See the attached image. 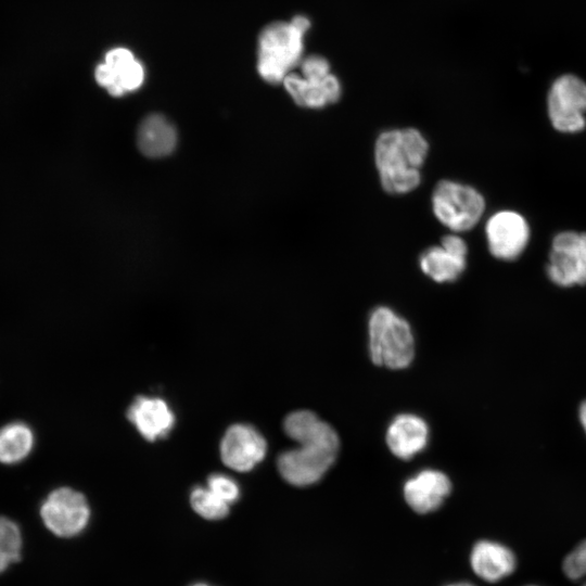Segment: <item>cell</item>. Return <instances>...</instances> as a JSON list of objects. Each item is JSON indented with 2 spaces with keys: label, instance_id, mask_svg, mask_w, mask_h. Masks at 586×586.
<instances>
[{
  "label": "cell",
  "instance_id": "obj_1",
  "mask_svg": "<svg viewBox=\"0 0 586 586\" xmlns=\"http://www.w3.org/2000/svg\"><path fill=\"white\" fill-rule=\"evenodd\" d=\"M285 434L298 447L278 457L281 476L294 486H308L318 482L335 461L340 441L331 425L309 410H297L283 422Z\"/></svg>",
  "mask_w": 586,
  "mask_h": 586
},
{
  "label": "cell",
  "instance_id": "obj_2",
  "mask_svg": "<svg viewBox=\"0 0 586 586\" xmlns=\"http://www.w3.org/2000/svg\"><path fill=\"white\" fill-rule=\"evenodd\" d=\"M428 152L429 143L418 129L381 132L374 144V163L384 191L405 194L418 188Z\"/></svg>",
  "mask_w": 586,
  "mask_h": 586
},
{
  "label": "cell",
  "instance_id": "obj_3",
  "mask_svg": "<svg viewBox=\"0 0 586 586\" xmlns=\"http://www.w3.org/2000/svg\"><path fill=\"white\" fill-rule=\"evenodd\" d=\"M309 28L310 21L304 15H296L290 22H272L263 28L257 43V71L265 81L282 84L300 65Z\"/></svg>",
  "mask_w": 586,
  "mask_h": 586
},
{
  "label": "cell",
  "instance_id": "obj_4",
  "mask_svg": "<svg viewBox=\"0 0 586 586\" xmlns=\"http://www.w3.org/2000/svg\"><path fill=\"white\" fill-rule=\"evenodd\" d=\"M371 360L390 369H404L413 358L415 342L409 323L386 306L372 310L369 322Z\"/></svg>",
  "mask_w": 586,
  "mask_h": 586
},
{
  "label": "cell",
  "instance_id": "obj_5",
  "mask_svg": "<svg viewBox=\"0 0 586 586\" xmlns=\"http://www.w3.org/2000/svg\"><path fill=\"white\" fill-rule=\"evenodd\" d=\"M436 219L454 232L472 229L485 209V200L474 188L453 180H441L432 193Z\"/></svg>",
  "mask_w": 586,
  "mask_h": 586
},
{
  "label": "cell",
  "instance_id": "obj_6",
  "mask_svg": "<svg viewBox=\"0 0 586 586\" xmlns=\"http://www.w3.org/2000/svg\"><path fill=\"white\" fill-rule=\"evenodd\" d=\"M548 115L552 126L561 132L574 133L586 126V82L565 74L551 85L547 98Z\"/></svg>",
  "mask_w": 586,
  "mask_h": 586
},
{
  "label": "cell",
  "instance_id": "obj_7",
  "mask_svg": "<svg viewBox=\"0 0 586 586\" xmlns=\"http://www.w3.org/2000/svg\"><path fill=\"white\" fill-rule=\"evenodd\" d=\"M40 514L53 534L73 537L87 526L90 508L82 494L68 487H61L47 497L40 508Z\"/></svg>",
  "mask_w": 586,
  "mask_h": 586
},
{
  "label": "cell",
  "instance_id": "obj_8",
  "mask_svg": "<svg viewBox=\"0 0 586 586\" xmlns=\"http://www.w3.org/2000/svg\"><path fill=\"white\" fill-rule=\"evenodd\" d=\"M546 272L548 278L560 286L585 284L586 233H558L552 240Z\"/></svg>",
  "mask_w": 586,
  "mask_h": 586
},
{
  "label": "cell",
  "instance_id": "obj_9",
  "mask_svg": "<svg viewBox=\"0 0 586 586\" xmlns=\"http://www.w3.org/2000/svg\"><path fill=\"white\" fill-rule=\"evenodd\" d=\"M491 254L502 260H513L525 250L530 228L522 215L513 211H500L492 215L485 225Z\"/></svg>",
  "mask_w": 586,
  "mask_h": 586
},
{
  "label": "cell",
  "instance_id": "obj_10",
  "mask_svg": "<svg viewBox=\"0 0 586 586\" xmlns=\"http://www.w3.org/2000/svg\"><path fill=\"white\" fill-rule=\"evenodd\" d=\"M97 82L113 97L139 89L144 81L143 65L126 48H114L106 52L103 63L94 71Z\"/></svg>",
  "mask_w": 586,
  "mask_h": 586
},
{
  "label": "cell",
  "instance_id": "obj_11",
  "mask_svg": "<svg viewBox=\"0 0 586 586\" xmlns=\"http://www.w3.org/2000/svg\"><path fill=\"white\" fill-rule=\"evenodd\" d=\"M468 246L456 233L446 234L440 245L426 249L419 258L422 272L437 283L454 282L467 266Z\"/></svg>",
  "mask_w": 586,
  "mask_h": 586
},
{
  "label": "cell",
  "instance_id": "obj_12",
  "mask_svg": "<svg viewBox=\"0 0 586 586\" xmlns=\"http://www.w3.org/2000/svg\"><path fill=\"white\" fill-rule=\"evenodd\" d=\"M267 451L264 436L252 425L233 424L225 433L220 443L222 462L240 472L252 470Z\"/></svg>",
  "mask_w": 586,
  "mask_h": 586
},
{
  "label": "cell",
  "instance_id": "obj_13",
  "mask_svg": "<svg viewBox=\"0 0 586 586\" xmlns=\"http://www.w3.org/2000/svg\"><path fill=\"white\" fill-rule=\"evenodd\" d=\"M282 84L292 100L306 109L317 110L334 104L342 94L341 82L332 73L324 77H304L290 73Z\"/></svg>",
  "mask_w": 586,
  "mask_h": 586
},
{
  "label": "cell",
  "instance_id": "obj_14",
  "mask_svg": "<svg viewBox=\"0 0 586 586\" xmlns=\"http://www.w3.org/2000/svg\"><path fill=\"white\" fill-rule=\"evenodd\" d=\"M451 483L441 471L426 469L410 477L404 485L409 507L418 513L436 510L449 495Z\"/></svg>",
  "mask_w": 586,
  "mask_h": 586
},
{
  "label": "cell",
  "instance_id": "obj_15",
  "mask_svg": "<svg viewBox=\"0 0 586 586\" xmlns=\"http://www.w3.org/2000/svg\"><path fill=\"white\" fill-rule=\"evenodd\" d=\"M128 419L148 441L166 436L175 423V416L165 400L139 396L129 406Z\"/></svg>",
  "mask_w": 586,
  "mask_h": 586
},
{
  "label": "cell",
  "instance_id": "obj_16",
  "mask_svg": "<svg viewBox=\"0 0 586 586\" xmlns=\"http://www.w3.org/2000/svg\"><path fill=\"white\" fill-rule=\"evenodd\" d=\"M428 440V424L422 418L410 413L395 417L386 432L388 448L400 459H410L423 450Z\"/></svg>",
  "mask_w": 586,
  "mask_h": 586
},
{
  "label": "cell",
  "instance_id": "obj_17",
  "mask_svg": "<svg viewBox=\"0 0 586 586\" xmlns=\"http://www.w3.org/2000/svg\"><path fill=\"white\" fill-rule=\"evenodd\" d=\"M470 564L480 578L494 583L510 575L517 561L508 547L492 540H480L472 548Z\"/></svg>",
  "mask_w": 586,
  "mask_h": 586
},
{
  "label": "cell",
  "instance_id": "obj_18",
  "mask_svg": "<svg viewBox=\"0 0 586 586\" xmlns=\"http://www.w3.org/2000/svg\"><path fill=\"white\" fill-rule=\"evenodd\" d=\"M137 143L145 156L163 157L174 151L177 132L173 124L163 115L151 114L138 128Z\"/></svg>",
  "mask_w": 586,
  "mask_h": 586
},
{
  "label": "cell",
  "instance_id": "obj_19",
  "mask_svg": "<svg viewBox=\"0 0 586 586\" xmlns=\"http://www.w3.org/2000/svg\"><path fill=\"white\" fill-rule=\"evenodd\" d=\"M34 435L22 422H13L0 429V462L15 463L23 460L31 450Z\"/></svg>",
  "mask_w": 586,
  "mask_h": 586
},
{
  "label": "cell",
  "instance_id": "obj_20",
  "mask_svg": "<svg viewBox=\"0 0 586 586\" xmlns=\"http://www.w3.org/2000/svg\"><path fill=\"white\" fill-rule=\"evenodd\" d=\"M22 535L12 520L0 517V573L21 558Z\"/></svg>",
  "mask_w": 586,
  "mask_h": 586
},
{
  "label": "cell",
  "instance_id": "obj_21",
  "mask_svg": "<svg viewBox=\"0 0 586 586\" xmlns=\"http://www.w3.org/2000/svg\"><path fill=\"white\" fill-rule=\"evenodd\" d=\"M190 502L193 510L206 520H220L229 513V505L208 487H194L191 492Z\"/></svg>",
  "mask_w": 586,
  "mask_h": 586
},
{
  "label": "cell",
  "instance_id": "obj_22",
  "mask_svg": "<svg viewBox=\"0 0 586 586\" xmlns=\"http://www.w3.org/2000/svg\"><path fill=\"white\" fill-rule=\"evenodd\" d=\"M563 572L572 581L586 586V540L576 546L563 561Z\"/></svg>",
  "mask_w": 586,
  "mask_h": 586
},
{
  "label": "cell",
  "instance_id": "obj_23",
  "mask_svg": "<svg viewBox=\"0 0 586 586\" xmlns=\"http://www.w3.org/2000/svg\"><path fill=\"white\" fill-rule=\"evenodd\" d=\"M207 487L228 505L235 502L240 497V488L237 482L221 473L209 475Z\"/></svg>",
  "mask_w": 586,
  "mask_h": 586
},
{
  "label": "cell",
  "instance_id": "obj_24",
  "mask_svg": "<svg viewBox=\"0 0 586 586\" xmlns=\"http://www.w3.org/2000/svg\"><path fill=\"white\" fill-rule=\"evenodd\" d=\"M301 75L304 77H324L331 74L328 60L321 55L311 54L300 63Z\"/></svg>",
  "mask_w": 586,
  "mask_h": 586
},
{
  "label": "cell",
  "instance_id": "obj_25",
  "mask_svg": "<svg viewBox=\"0 0 586 586\" xmlns=\"http://www.w3.org/2000/svg\"><path fill=\"white\" fill-rule=\"evenodd\" d=\"M579 420L586 432V400L579 407Z\"/></svg>",
  "mask_w": 586,
  "mask_h": 586
},
{
  "label": "cell",
  "instance_id": "obj_26",
  "mask_svg": "<svg viewBox=\"0 0 586 586\" xmlns=\"http://www.w3.org/2000/svg\"><path fill=\"white\" fill-rule=\"evenodd\" d=\"M447 586H474L470 583H466V582H462V583H457V584H450V585H447Z\"/></svg>",
  "mask_w": 586,
  "mask_h": 586
},
{
  "label": "cell",
  "instance_id": "obj_27",
  "mask_svg": "<svg viewBox=\"0 0 586 586\" xmlns=\"http://www.w3.org/2000/svg\"><path fill=\"white\" fill-rule=\"evenodd\" d=\"M192 586H209V585H207V584H205V583H195V584H193Z\"/></svg>",
  "mask_w": 586,
  "mask_h": 586
},
{
  "label": "cell",
  "instance_id": "obj_28",
  "mask_svg": "<svg viewBox=\"0 0 586 586\" xmlns=\"http://www.w3.org/2000/svg\"><path fill=\"white\" fill-rule=\"evenodd\" d=\"M528 586H536V585H528Z\"/></svg>",
  "mask_w": 586,
  "mask_h": 586
}]
</instances>
